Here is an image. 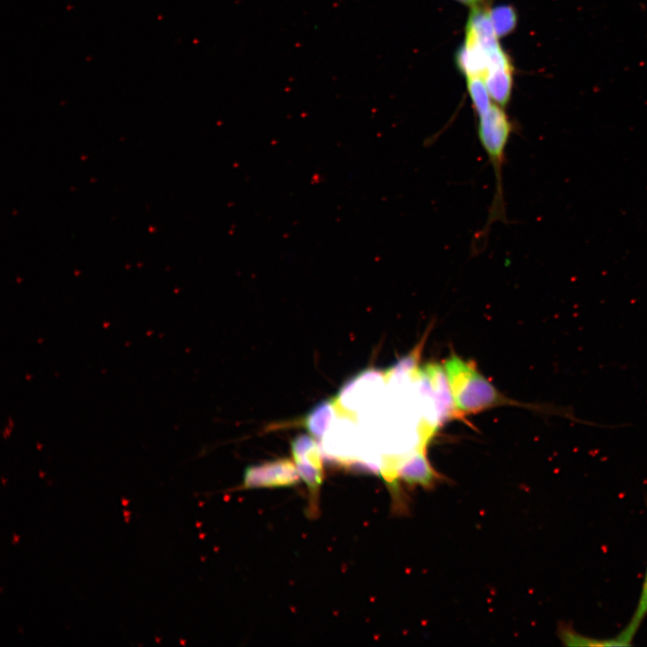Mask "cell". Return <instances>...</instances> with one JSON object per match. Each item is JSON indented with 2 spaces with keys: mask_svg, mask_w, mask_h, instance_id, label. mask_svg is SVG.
<instances>
[{
  "mask_svg": "<svg viewBox=\"0 0 647 647\" xmlns=\"http://www.w3.org/2000/svg\"><path fill=\"white\" fill-rule=\"evenodd\" d=\"M511 67H495L490 69L483 77L491 98L500 106L508 104L512 88Z\"/></svg>",
  "mask_w": 647,
  "mask_h": 647,
  "instance_id": "obj_8",
  "label": "cell"
},
{
  "mask_svg": "<svg viewBox=\"0 0 647 647\" xmlns=\"http://www.w3.org/2000/svg\"><path fill=\"white\" fill-rule=\"evenodd\" d=\"M460 70L466 75L484 77L490 68L488 52L466 30L465 40L456 56Z\"/></svg>",
  "mask_w": 647,
  "mask_h": 647,
  "instance_id": "obj_6",
  "label": "cell"
},
{
  "mask_svg": "<svg viewBox=\"0 0 647 647\" xmlns=\"http://www.w3.org/2000/svg\"><path fill=\"white\" fill-rule=\"evenodd\" d=\"M130 513H131V512H130L129 510H123V515H124V517H125V521H126L127 523L129 521Z\"/></svg>",
  "mask_w": 647,
  "mask_h": 647,
  "instance_id": "obj_14",
  "label": "cell"
},
{
  "mask_svg": "<svg viewBox=\"0 0 647 647\" xmlns=\"http://www.w3.org/2000/svg\"><path fill=\"white\" fill-rule=\"evenodd\" d=\"M293 461L309 491L310 514L316 515L317 499L324 481V456L316 439L299 434L291 441Z\"/></svg>",
  "mask_w": 647,
  "mask_h": 647,
  "instance_id": "obj_3",
  "label": "cell"
},
{
  "mask_svg": "<svg viewBox=\"0 0 647 647\" xmlns=\"http://www.w3.org/2000/svg\"><path fill=\"white\" fill-rule=\"evenodd\" d=\"M129 500H128V499H126V498H124V497L121 498V504H122L123 506L126 507V506L129 505Z\"/></svg>",
  "mask_w": 647,
  "mask_h": 647,
  "instance_id": "obj_16",
  "label": "cell"
},
{
  "mask_svg": "<svg viewBox=\"0 0 647 647\" xmlns=\"http://www.w3.org/2000/svg\"><path fill=\"white\" fill-rule=\"evenodd\" d=\"M299 474L290 459H278L248 466L244 474L242 489L279 488L297 484Z\"/></svg>",
  "mask_w": 647,
  "mask_h": 647,
  "instance_id": "obj_4",
  "label": "cell"
},
{
  "mask_svg": "<svg viewBox=\"0 0 647 647\" xmlns=\"http://www.w3.org/2000/svg\"><path fill=\"white\" fill-rule=\"evenodd\" d=\"M20 539V536L16 533H13V544L15 545Z\"/></svg>",
  "mask_w": 647,
  "mask_h": 647,
  "instance_id": "obj_15",
  "label": "cell"
},
{
  "mask_svg": "<svg viewBox=\"0 0 647 647\" xmlns=\"http://www.w3.org/2000/svg\"><path fill=\"white\" fill-rule=\"evenodd\" d=\"M439 479V475L430 464L424 448H417L391 466L386 483L391 488L396 489V483L402 481L411 485L425 488L432 487Z\"/></svg>",
  "mask_w": 647,
  "mask_h": 647,
  "instance_id": "obj_5",
  "label": "cell"
},
{
  "mask_svg": "<svg viewBox=\"0 0 647 647\" xmlns=\"http://www.w3.org/2000/svg\"><path fill=\"white\" fill-rule=\"evenodd\" d=\"M478 137L483 148L494 168L497 181V193L494 206L491 209V222L502 218L503 195L501 186V168L507 144L511 133V123L505 111L498 105L492 104L487 112L479 117Z\"/></svg>",
  "mask_w": 647,
  "mask_h": 647,
  "instance_id": "obj_2",
  "label": "cell"
},
{
  "mask_svg": "<svg viewBox=\"0 0 647 647\" xmlns=\"http://www.w3.org/2000/svg\"><path fill=\"white\" fill-rule=\"evenodd\" d=\"M647 507V499L645 500ZM647 616V567L643 581L641 593L634 612L626 624V626L620 632V634L632 645L633 640L637 634L642 623Z\"/></svg>",
  "mask_w": 647,
  "mask_h": 647,
  "instance_id": "obj_10",
  "label": "cell"
},
{
  "mask_svg": "<svg viewBox=\"0 0 647 647\" xmlns=\"http://www.w3.org/2000/svg\"><path fill=\"white\" fill-rule=\"evenodd\" d=\"M336 415L332 400L315 406L306 418V427L315 439H321Z\"/></svg>",
  "mask_w": 647,
  "mask_h": 647,
  "instance_id": "obj_9",
  "label": "cell"
},
{
  "mask_svg": "<svg viewBox=\"0 0 647 647\" xmlns=\"http://www.w3.org/2000/svg\"><path fill=\"white\" fill-rule=\"evenodd\" d=\"M466 85L474 108L480 117L487 112L492 104L484 80L481 76L466 75Z\"/></svg>",
  "mask_w": 647,
  "mask_h": 647,
  "instance_id": "obj_11",
  "label": "cell"
},
{
  "mask_svg": "<svg viewBox=\"0 0 647 647\" xmlns=\"http://www.w3.org/2000/svg\"><path fill=\"white\" fill-rule=\"evenodd\" d=\"M489 16L498 37L510 33L517 25V13L510 5H499L489 12Z\"/></svg>",
  "mask_w": 647,
  "mask_h": 647,
  "instance_id": "obj_12",
  "label": "cell"
},
{
  "mask_svg": "<svg viewBox=\"0 0 647 647\" xmlns=\"http://www.w3.org/2000/svg\"><path fill=\"white\" fill-rule=\"evenodd\" d=\"M454 403L459 416L504 404L505 397L476 368L452 353L444 362Z\"/></svg>",
  "mask_w": 647,
  "mask_h": 647,
  "instance_id": "obj_1",
  "label": "cell"
},
{
  "mask_svg": "<svg viewBox=\"0 0 647 647\" xmlns=\"http://www.w3.org/2000/svg\"><path fill=\"white\" fill-rule=\"evenodd\" d=\"M457 1H459V2H461V3H464V4H465L473 5V4H474L476 2H478L479 0H457Z\"/></svg>",
  "mask_w": 647,
  "mask_h": 647,
  "instance_id": "obj_13",
  "label": "cell"
},
{
  "mask_svg": "<svg viewBox=\"0 0 647 647\" xmlns=\"http://www.w3.org/2000/svg\"><path fill=\"white\" fill-rule=\"evenodd\" d=\"M557 635L565 646H629L620 634L611 638H594L577 632L563 622L558 625Z\"/></svg>",
  "mask_w": 647,
  "mask_h": 647,
  "instance_id": "obj_7",
  "label": "cell"
}]
</instances>
